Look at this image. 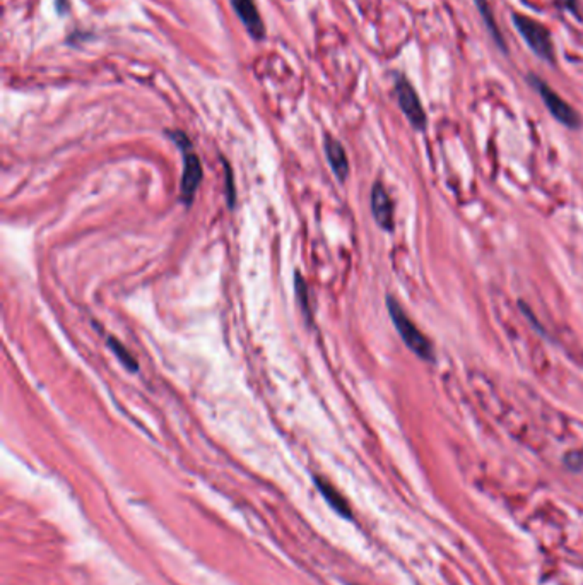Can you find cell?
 I'll return each mask as SVG.
<instances>
[{"mask_svg": "<svg viewBox=\"0 0 583 585\" xmlns=\"http://www.w3.org/2000/svg\"><path fill=\"white\" fill-rule=\"evenodd\" d=\"M371 213L382 230H393V202L382 181H377L371 188Z\"/></svg>", "mask_w": 583, "mask_h": 585, "instance_id": "cell-6", "label": "cell"}, {"mask_svg": "<svg viewBox=\"0 0 583 585\" xmlns=\"http://www.w3.org/2000/svg\"><path fill=\"white\" fill-rule=\"evenodd\" d=\"M512 21L517 31L526 39V43L535 55L548 62H555V43H553L551 33L544 24L537 23L535 19L523 16V14H513Z\"/></svg>", "mask_w": 583, "mask_h": 585, "instance_id": "cell-3", "label": "cell"}, {"mask_svg": "<svg viewBox=\"0 0 583 585\" xmlns=\"http://www.w3.org/2000/svg\"><path fill=\"white\" fill-rule=\"evenodd\" d=\"M170 137L174 141L178 147H180L181 154H183V175H181V185H180V199L185 204H192L194 195L199 188L200 180H202V166H200L199 158L194 152L192 143L183 132H170Z\"/></svg>", "mask_w": 583, "mask_h": 585, "instance_id": "cell-2", "label": "cell"}, {"mask_svg": "<svg viewBox=\"0 0 583 585\" xmlns=\"http://www.w3.org/2000/svg\"><path fill=\"white\" fill-rule=\"evenodd\" d=\"M315 485L319 486L320 493H322L323 498L329 501V505L334 508L335 512H339V514L344 515V517H348V519L351 517V508H349L346 498L342 496L329 481H325V479H322V478H315Z\"/></svg>", "mask_w": 583, "mask_h": 585, "instance_id": "cell-9", "label": "cell"}, {"mask_svg": "<svg viewBox=\"0 0 583 585\" xmlns=\"http://www.w3.org/2000/svg\"><path fill=\"white\" fill-rule=\"evenodd\" d=\"M528 81H530L532 88L537 91L539 96L542 98L544 105L548 107L549 114H551L557 122L563 123L568 129H578V127L582 125V118L580 115L577 114V110H575L570 103H566L548 82L542 81L537 75H528Z\"/></svg>", "mask_w": 583, "mask_h": 585, "instance_id": "cell-4", "label": "cell"}, {"mask_svg": "<svg viewBox=\"0 0 583 585\" xmlns=\"http://www.w3.org/2000/svg\"><path fill=\"white\" fill-rule=\"evenodd\" d=\"M474 2H476L477 9H479V14H481V17H483L484 24H486V28L490 30L491 36H493L494 43L500 46L503 52H508L506 43H505V39H503V35L500 31V26L496 24V19H494V16H493V10H491L490 0H474Z\"/></svg>", "mask_w": 583, "mask_h": 585, "instance_id": "cell-10", "label": "cell"}, {"mask_svg": "<svg viewBox=\"0 0 583 585\" xmlns=\"http://www.w3.org/2000/svg\"><path fill=\"white\" fill-rule=\"evenodd\" d=\"M108 346H110L113 354L120 359V363H122L129 372H132V373L139 372V363H137V359L134 358L132 352L127 350V348L123 346L116 337H113V336L108 337Z\"/></svg>", "mask_w": 583, "mask_h": 585, "instance_id": "cell-11", "label": "cell"}, {"mask_svg": "<svg viewBox=\"0 0 583 585\" xmlns=\"http://www.w3.org/2000/svg\"><path fill=\"white\" fill-rule=\"evenodd\" d=\"M233 10L236 12L238 19L242 21L245 30L249 31V35L257 42L265 38V26L264 21H262L260 12H258L257 6H255L253 0H229Z\"/></svg>", "mask_w": 583, "mask_h": 585, "instance_id": "cell-7", "label": "cell"}, {"mask_svg": "<svg viewBox=\"0 0 583 585\" xmlns=\"http://www.w3.org/2000/svg\"><path fill=\"white\" fill-rule=\"evenodd\" d=\"M395 94L399 107L406 118L409 120L411 125L416 130H422L426 127V111L422 108L421 100H419L414 86L407 81L404 75H399L395 81Z\"/></svg>", "mask_w": 583, "mask_h": 585, "instance_id": "cell-5", "label": "cell"}, {"mask_svg": "<svg viewBox=\"0 0 583 585\" xmlns=\"http://www.w3.org/2000/svg\"><path fill=\"white\" fill-rule=\"evenodd\" d=\"M294 289H296V298L300 308L303 310L306 321L310 322V308H308V288H306L305 279L300 274H296V281H294Z\"/></svg>", "mask_w": 583, "mask_h": 585, "instance_id": "cell-12", "label": "cell"}, {"mask_svg": "<svg viewBox=\"0 0 583 585\" xmlns=\"http://www.w3.org/2000/svg\"><path fill=\"white\" fill-rule=\"evenodd\" d=\"M387 308L390 318H392L393 325H395L397 332H399L400 339L406 343V346L409 348L418 358H421L422 361H435V352H433L431 341L418 329L416 323L411 321L409 315L404 312V308L400 307L399 301L393 296H387Z\"/></svg>", "mask_w": 583, "mask_h": 585, "instance_id": "cell-1", "label": "cell"}, {"mask_svg": "<svg viewBox=\"0 0 583 585\" xmlns=\"http://www.w3.org/2000/svg\"><path fill=\"white\" fill-rule=\"evenodd\" d=\"M325 154L334 175L341 181H344L349 175V161L344 146L332 136H325Z\"/></svg>", "mask_w": 583, "mask_h": 585, "instance_id": "cell-8", "label": "cell"}, {"mask_svg": "<svg viewBox=\"0 0 583 585\" xmlns=\"http://www.w3.org/2000/svg\"><path fill=\"white\" fill-rule=\"evenodd\" d=\"M226 175H228V201H229V207H233L235 206V185H233L231 170H229V166H226Z\"/></svg>", "mask_w": 583, "mask_h": 585, "instance_id": "cell-13", "label": "cell"}, {"mask_svg": "<svg viewBox=\"0 0 583 585\" xmlns=\"http://www.w3.org/2000/svg\"><path fill=\"white\" fill-rule=\"evenodd\" d=\"M563 9L570 10V12L577 14L578 12V0H556Z\"/></svg>", "mask_w": 583, "mask_h": 585, "instance_id": "cell-14", "label": "cell"}]
</instances>
